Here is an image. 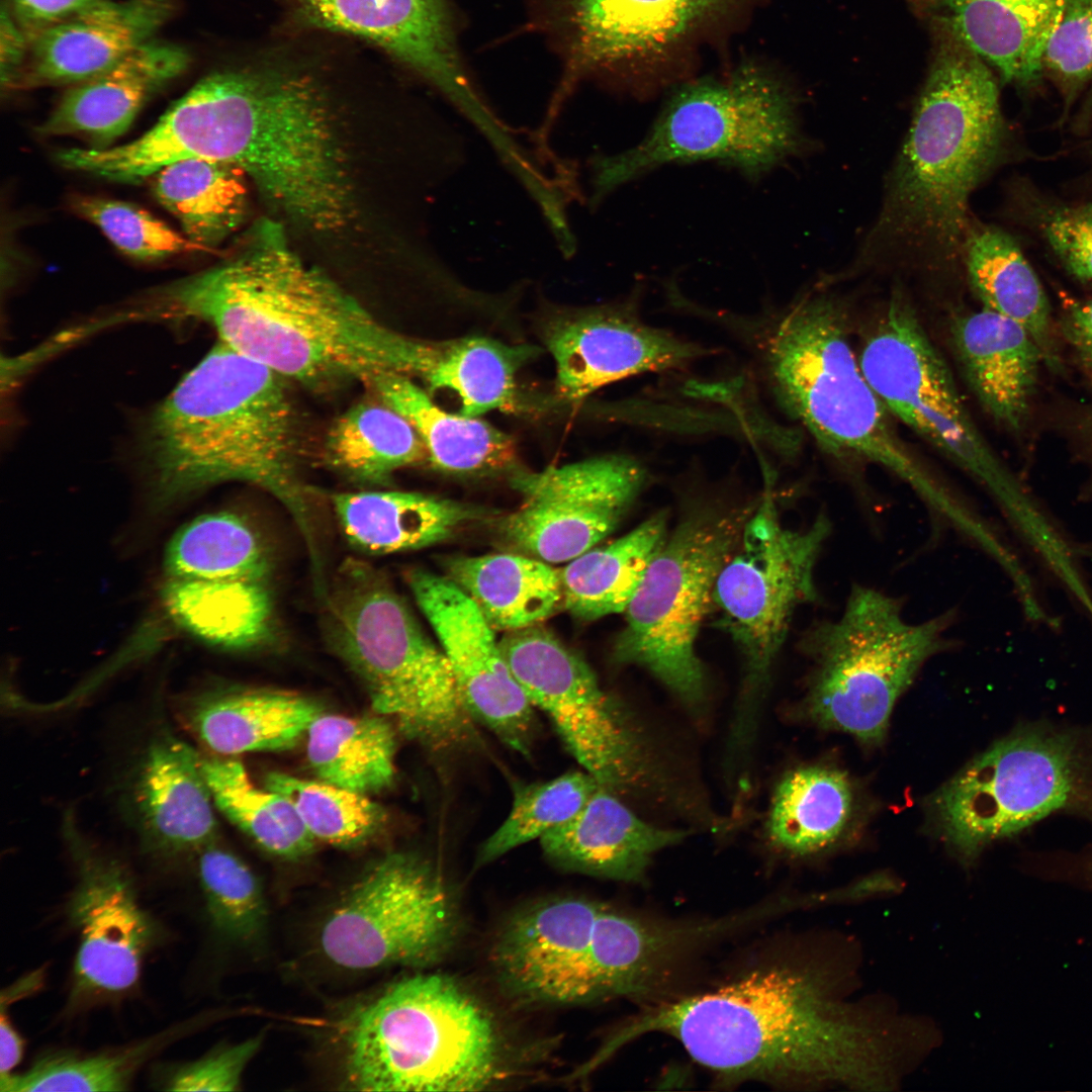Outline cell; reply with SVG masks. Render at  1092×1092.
I'll return each instance as SVG.
<instances>
[{
  "label": "cell",
  "mask_w": 1092,
  "mask_h": 1092,
  "mask_svg": "<svg viewBox=\"0 0 1092 1092\" xmlns=\"http://www.w3.org/2000/svg\"><path fill=\"white\" fill-rule=\"evenodd\" d=\"M835 982L825 964H767L711 991L642 1011L605 1046L614 1053L660 1032L728 1084L892 1088L913 1048L912 1024L842 1002Z\"/></svg>",
  "instance_id": "6da1fadb"
},
{
  "label": "cell",
  "mask_w": 1092,
  "mask_h": 1092,
  "mask_svg": "<svg viewBox=\"0 0 1092 1092\" xmlns=\"http://www.w3.org/2000/svg\"><path fill=\"white\" fill-rule=\"evenodd\" d=\"M142 309L208 324L222 344L306 385L371 386L410 372L415 338L381 324L305 263L276 221L256 225L233 258L157 290Z\"/></svg>",
  "instance_id": "7a4b0ae2"
},
{
  "label": "cell",
  "mask_w": 1092,
  "mask_h": 1092,
  "mask_svg": "<svg viewBox=\"0 0 1092 1092\" xmlns=\"http://www.w3.org/2000/svg\"><path fill=\"white\" fill-rule=\"evenodd\" d=\"M930 50L913 118L890 172L857 267L963 264L969 199L1003 152L1005 123L993 69L947 24H925Z\"/></svg>",
  "instance_id": "3957f363"
},
{
  "label": "cell",
  "mask_w": 1092,
  "mask_h": 1092,
  "mask_svg": "<svg viewBox=\"0 0 1092 1092\" xmlns=\"http://www.w3.org/2000/svg\"><path fill=\"white\" fill-rule=\"evenodd\" d=\"M299 452L283 377L219 341L151 413L139 442L159 505L241 481L271 493L306 533Z\"/></svg>",
  "instance_id": "277c9868"
},
{
  "label": "cell",
  "mask_w": 1092,
  "mask_h": 1092,
  "mask_svg": "<svg viewBox=\"0 0 1092 1092\" xmlns=\"http://www.w3.org/2000/svg\"><path fill=\"white\" fill-rule=\"evenodd\" d=\"M214 160L239 168L288 221L339 235L358 215L351 153L324 86L301 70L265 66L209 75Z\"/></svg>",
  "instance_id": "5b68a950"
},
{
  "label": "cell",
  "mask_w": 1092,
  "mask_h": 1092,
  "mask_svg": "<svg viewBox=\"0 0 1092 1092\" xmlns=\"http://www.w3.org/2000/svg\"><path fill=\"white\" fill-rule=\"evenodd\" d=\"M335 1037L349 1090L482 1091L510 1076L509 1043L492 1013L443 974L390 984L351 1008Z\"/></svg>",
  "instance_id": "8992f818"
},
{
  "label": "cell",
  "mask_w": 1092,
  "mask_h": 1092,
  "mask_svg": "<svg viewBox=\"0 0 1092 1092\" xmlns=\"http://www.w3.org/2000/svg\"><path fill=\"white\" fill-rule=\"evenodd\" d=\"M846 324L831 296L810 294L793 304L766 349L779 399L826 451L892 471L958 530H968L975 515L899 437L853 353Z\"/></svg>",
  "instance_id": "52a82bcc"
},
{
  "label": "cell",
  "mask_w": 1092,
  "mask_h": 1092,
  "mask_svg": "<svg viewBox=\"0 0 1092 1092\" xmlns=\"http://www.w3.org/2000/svg\"><path fill=\"white\" fill-rule=\"evenodd\" d=\"M803 147L790 83L767 66L744 63L719 77L680 84L637 145L596 156L590 202L667 164L713 160L759 178Z\"/></svg>",
  "instance_id": "ba28073f"
},
{
  "label": "cell",
  "mask_w": 1092,
  "mask_h": 1092,
  "mask_svg": "<svg viewBox=\"0 0 1092 1092\" xmlns=\"http://www.w3.org/2000/svg\"><path fill=\"white\" fill-rule=\"evenodd\" d=\"M329 607L333 644L363 681L374 711L431 748L468 744L472 717L446 653L380 573L347 563Z\"/></svg>",
  "instance_id": "9c48e42d"
},
{
  "label": "cell",
  "mask_w": 1092,
  "mask_h": 1092,
  "mask_svg": "<svg viewBox=\"0 0 1092 1092\" xmlns=\"http://www.w3.org/2000/svg\"><path fill=\"white\" fill-rule=\"evenodd\" d=\"M954 610L906 620L900 601L851 587L841 614L813 625L801 647L813 662L806 712L816 724L866 744L886 736L893 709L923 665L951 648Z\"/></svg>",
  "instance_id": "30bf717a"
},
{
  "label": "cell",
  "mask_w": 1092,
  "mask_h": 1092,
  "mask_svg": "<svg viewBox=\"0 0 1092 1092\" xmlns=\"http://www.w3.org/2000/svg\"><path fill=\"white\" fill-rule=\"evenodd\" d=\"M832 530L819 515L806 528L784 525L770 489L752 509L713 593L719 623L742 659L727 754L744 758L756 738L771 672L801 606L816 601L815 570Z\"/></svg>",
  "instance_id": "8fae6325"
},
{
  "label": "cell",
  "mask_w": 1092,
  "mask_h": 1092,
  "mask_svg": "<svg viewBox=\"0 0 1092 1092\" xmlns=\"http://www.w3.org/2000/svg\"><path fill=\"white\" fill-rule=\"evenodd\" d=\"M499 649L534 708L597 783L623 800L691 806L642 723L608 695L588 663L541 624L506 632Z\"/></svg>",
  "instance_id": "7c38bea8"
},
{
  "label": "cell",
  "mask_w": 1092,
  "mask_h": 1092,
  "mask_svg": "<svg viewBox=\"0 0 1092 1092\" xmlns=\"http://www.w3.org/2000/svg\"><path fill=\"white\" fill-rule=\"evenodd\" d=\"M931 811L944 841L965 859L1058 811L1092 819L1091 745L1073 730L1018 728L942 786Z\"/></svg>",
  "instance_id": "4fadbf2b"
},
{
  "label": "cell",
  "mask_w": 1092,
  "mask_h": 1092,
  "mask_svg": "<svg viewBox=\"0 0 1092 1092\" xmlns=\"http://www.w3.org/2000/svg\"><path fill=\"white\" fill-rule=\"evenodd\" d=\"M751 512L703 509L681 519L649 564L614 645L618 663L647 670L694 713L707 695L700 628Z\"/></svg>",
  "instance_id": "5bb4252c"
},
{
  "label": "cell",
  "mask_w": 1092,
  "mask_h": 1092,
  "mask_svg": "<svg viewBox=\"0 0 1092 1092\" xmlns=\"http://www.w3.org/2000/svg\"><path fill=\"white\" fill-rule=\"evenodd\" d=\"M862 372L891 416L975 478L1012 525L1037 505L973 422L951 373L904 293L896 290L859 355Z\"/></svg>",
  "instance_id": "9a60e30c"
},
{
  "label": "cell",
  "mask_w": 1092,
  "mask_h": 1092,
  "mask_svg": "<svg viewBox=\"0 0 1092 1092\" xmlns=\"http://www.w3.org/2000/svg\"><path fill=\"white\" fill-rule=\"evenodd\" d=\"M460 933L458 906L437 869L414 853L392 852L329 911L315 945L343 971L428 968L445 959Z\"/></svg>",
  "instance_id": "2e32d148"
},
{
  "label": "cell",
  "mask_w": 1092,
  "mask_h": 1092,
  "mask_svg": "<svg viewBox=\"0 0 1092 1092\" xmlns=\"http://www.w3.org/2000/svg\"><path fill=\"white\" fill-rule=\"evenodd\" d=\"M753 0H553L569 75L616 76L645 96L680 78L703 40Z\"/></svg>",
  "instance_id": "e0dca14e"
},
{
  "label": "cell",
  "mask_w": 1092,
  "mask_h": 1092,
  "mask_svg": "<svg viewBox=\"0 0 1092 1092\" xmlns=\"http://www.w3.org/2000/svg\"><path fill=\"white\" fill-rule=\"evenodd\" d=\"M644 482L641 465L622 455L517 471L511 485L522 503L502 519L498 533L514 552L569 562L617 527Z\"/></svg>",
  "instance_id": "ac0fdd59"
},
{
  "label": "cell",
  "mask_w": 1092,
  "mask_h": 1092,
  "mask_svg": "<svg viewBox=\"0 0 1092 1092\" xmlns=\"http://www.w3.org/2000/svg\"><path fill=\"white\" fill-rule=\"evenodd\" d=\"M604 906L587 898L558 897L510 915L488 953L502 991L526 1006L604 1001L600 923Z\"/></svg>",
  "instance_id": "d6986e66"
},
{
  "label": "cell",
  "mask_w": 1092,
  "mask_h": 1092,
  "mask_svg": "<svg viewBox=\"0 0 1092 1092\" xmlns=\"http://www.w3.org/2000/svg\"><path fill=\"white\" fill-rule=\"evenodd\" d=\"M64 835L77 869L68 916L79 934L74 998L116 995L138 982L146 954L158 938L152 916L141 905L125 868L94 848L72 815Z\"/></svg>",
  "instance_id": "ffe728a7"
},
{
  "label": "cell",
  "mask_w": 1092,
  "mask_h": 1092,
  "mask_svg": "<svg viewBox=\"0 0 1092 1092\" xmlns=\"http://www.w3.org/2000/svg\"><path fill=\"white\" fill-rule=\"evenodd\" d=\"M406 581L449 659L472 719L528 755L537 732L534 707L504 659L492 627L446 575L416 568L406 573Z\"/></svg>",
  "instance_id": "44dd1931"
},
{
  "label": "cell",
  "mask_w": 1092,
  "mask_h": 1092,
  "mask_svg": "<svg viewBox=\"0 0 1092 1092\" xmlns=\"http://www.w3.org/2000/svg\"><path fill=\"white\" fill-rule=\"evenodd\" d=\"M304 24L384 49L466 113L481 104L463 70L443 0H289Z\"/></svg>",
  "instance_id": "7402d4cb"
},
{
  "label": "cell",
  "mask_w": 1092,
  "mask_h": 1092,
  "mask_svg": "<svg viewBox=\"0 0 1092 1092\" xmlns=\"http://www.w3.org/2000/svg\"><path fill=\"white\" fill-rule=\"evenodd\" d=\"M546 344L556 365L557 394L568 402L629 376L678 368L698 354L695 346L616 311L559 322Z\"/></svg>",
  "instance_id": "603a6c76"
},
{
  "label": "cell",
  "mask_w": 1092,
  "mask_h": 1092,
  "mask_svg": "<svg viewBox=\"0 0 1092 1092\" xmlns=\"http://www.w3.org/2000/svg\"><path fill=\"white\" fill-rule=\"evenodd\" d=\"M173 0H98L29 41L11 89L73 85L153 39L173 16Z\"/></svg>",
  "instance_id": "cb8c5ba5"
},
{
  "label": "cell",
  "mask_w": 1092,
  "mask_h": 1092,
  "mask_svg": "<svg viewBox=\"0 0 1092 1092\" xmlns=\"http://www.w3.org/2000/svg\"><path fill=\"white\" fill-rule=\"evenodd\" d=\"M131 802L147 844L159 853H197L214 838L213 802L201 755L169 731L157 734L146 747Z\"/></svg>",
  "instance_id": "d4e9b609"
},
{
  "label": "cell",
  "mask_w": 1092,
  "mask_h": 1092,
  "mask_svg": "<svg viewBox=\"0 0 1092 1092\" xmlns=\"http://www.w3.org/2000/svg\"><path fill=\"white\" fill-rule=\"evenodd\" d=\"M188 51L157 40L73 84L36 128L43 136L78 135L104 149L122 135L146 102L190 65Z\"/></svg>",
  "instance_id": "484cf974"
},
{
  "label": "cell",
  "mask_w": 1092,
  "mask_h": 1092,
  "mask_svg": "<svg viewBox=\"0 0 1092 1092\" xmlns=\"http://www.w3.org/2000/svg\"><path fill=\"white\" fill-rule=\"evenodd\" d=\"M624 801L599 786L573 818L540 838L546 857L567 872L642 882L653 857L689 831L646 822Z\"/></svg>",
  "instance_id": "4316f807"
},
{
  "label": "cell",
  "mask_w": 1092,
  "mask_h": 1092,
  "mask_svg": "<svg viewBox=\"0 0 1092 1092\" xmlns=\"http://www.w3.org/2000/svg\"><path fill=\"white\" fill-rule=\"evenodd\" d=\"M924 24L952 28L1002 81L1029 86L1042 77L1041 57L1065 0H907Z\"/></svg>",
  "instance_id": "83f0119b"
},
{
  "label": "cell",
  "mask_w": 1092,
  "mask_h": 1092,
  "mask_svg": "<svg viewBox=\"0 0 1092 1092\" xmlns=\"http://www.w3.org/2000/svg\"><path fill=\"white\" fill-rule=\"evenodd\" d=\"M950 334L965 377L982 406L1003 427L1020 431L1044 361L1031 335L986 307L956 316Z\"/></svg>",
  "instance_id": "f1b7e54d"
},
{
  "label": "cell",
  "mask_w": 1092,
  "mask_h": 1092,
  "mask_svg": "<svg viewBox=\"0 0 1092 1092\" xmlns=\"http://www.w3.org/2000/svg\"><path fill=\"white\" fill-rule=\"evenodd\" d=\"M321 713L310 699L284 691H217L185 701L180 719L220 755L293 747Z\"/></svg>",
  "instance_id": "f546056e"
},
{
  "label": "cell",
  "mask_w": 1092,
  "mask_h": 1092,
  "mask_svg": "<svg viewBox=\"0 0 1092 1092\" xmlns=\"http://www.w3.org/2000/svg\"><path fill=\"white\" fill-rule=\"evenodd\" d=\"M332 503L347 540L370 554L443 542L481 516L467 504L398 490L342 492L333 495Z\"/></svg>",
  "instance_id": "4dcf8cb0"
},
{
  "label": "cell",
  "mask_w": 1092,
  "mask_h": 1092,
  "mask_svg": "<svg viewBox=\"0 0 1092 1092\" xmlns=\"http://www.w3.org/2000/svg\"><path fill=\"white\" fill-rule=\"evenodd\" d=\"M445 569L494 631L541 624L563 607L559 570L525 554L457 556L446 559Z\"/></svg>",
  "instance_id": "1f68e13d"
},
{
  "label": "cell",
  "mask_w": 1092,
  "mask_h": 1092,
  "mask_svg": "<svg viewBox=\"0 0 1092 1092\" xmlns=\"http://www.w3.org/2000/svg\"><path fill=\"white\" fill-rule=\"evenodd\" d=\"M969 283L983 307L1020 324L1040 348L1044 363L1059 367L1046 295L1016 242L1005 232L971 223L963 248Z\"/></svg>",
  "instance_id": "d6a6232c"
},
{
  "label": "cell",
  "mask_w": 1092,
  "mask_h": 1092,
  "mask_svg": "<svg viewBox=\"0 0 1092 1092\" xmlns=\"http://www.w3.org/2000/svg\"><path fill=\"white\" fill-rule=\"evenodd\" d=\"M371 387L383 403L414 427L436 468L477 473L506 468L513 462L515 445L508 435L478 418L445 411L412 378L388 374Z\"/></svg>",
  "instance_id": "836d02e7"
},
{
  "label": "cell",
  "mask_w": 1092,
  "mask_h": 1092,
  "mask_svg": "<svg viewBox=\"0 0 1092 1092\" xmlns=\"http://www.w3.org/2000/svg\"><path fill=\"white\" fill-rule=\"evenodd\" d=\"M854 809V789L844 771L824 765L795 768L779 782L770 799L766 840L791 855L819 852L842 836Z\"/></svg>",
  "instance_id": "e575fe53"
},
{
  "label": "cell",
  "mask_w": 1092,
  "mask_h": 1092,
  "mask_svg": "<svg viewBox=\"0 0 1092 1092\" xmlns=\"http://www.w3.org/2000/svg\"><path fill=\"white\" fill-rule=\"evenodd\" d=\"M667 535V517L658 513L569 561L559 569L563 607L584 622L625 613Z\"/></svg>",
  "instance_id": "d590c367"
},
{
  "label": "cell",
  "mask_w": 1092,
  "mask_h": 1092,
  "mask_svg": "<svg viewBox=\"0 0 1092 1092\" xmlns=\"http://www.w3.org/2000/svg\"><path fill=\"white\" fill-rule=\"evenodd\" d=\"M162 601L176 624L211 645L251 648L271 632L273 605L266 581L168 578Z\"/></svg>",
  "instance_id": "8d00e7d4"
},
{
  "label": "cell",
  "mask_w": 1092,
  "mask_h": 1092,
  "mask_svg": "<svg viewBox=\"0 0 1092 1092\" xmlns=\"http://www.w3.org/2000/svg\"><path fill=\"white\" fill-rule=\"evenodd\" d=\"M154 176L155 198L180 222L184 235L204 251L223 243L247 218L248 179L230 163L185 160Z\"/></svg>",
  "instance_id": "74e56055"
},
{
  "label": "cell",
  "mask_w": 1092,
  "mask_h": 1092,
  "mask_svg": "<svg viewBox=\"0 0 1092 1092\" xmlns=\"http://www.w3.org/2000/svg\"><path fill=\"white\" fill-rule=\"evenodd\" d=\"M384 716L318 714L306 736V754L320 781L368 795L395 777V732Z\"/></svg>",
  "instance_id": "f35d334b"
},
{
  "label": "cell",
  "mask_w": 1092,
  "mask_h": 1092,
  "mask_svg": "<svg viewBox=\"0 0 1092 1092\" xmlns=\"http://www.w3.org/2000/svg\"><path fill=\"white\" fill-rule=\"evenodd\" d=\"M329 465L363 485L386 484L398 469L422 462L427 449L400 414L380 403L362 402L332 425L325 442Z\"/></svg>",
  "instance_id": "ab89813d"
},
{
  "label": "cell",
  "mask_w": 1092,
  "mask_h": 1092,
  "mask_svg": "<svg viewBox=\"0 0 1092 1092\" xmlns=\"http://www.w3.org/2000/svg\"><path fill=\"white\" fill-rule=\"evenodd\" d=\"M168 578L266 581L267 550L250 524L237 514L216 512L182 526L169 541Z\"/></svg>",
  "instance_id": "60d3db41"
},
{
  "label": "cell",
  "mask_w": 1092,
  "mask_h": 1092,
  "mask_svg": "<svg viewBox=\"0 0 1092 1092\" xmlns=\"http://www.w3.org/2000/svg\"><path fill=\"white\" fill-rule=\"evenodd\" d=\"M201 767L213 804L262 848L290 859L312 849L314 839L293 805L279 793L257 787L241 762L201 756Z\"/></svg>",
  "instance_id": "b9f144b4"
},
{
  "label": "cell",
  "mask_w": 1092,
  "mask_h": 1092,
  "mask_svg": "<svg viewBox=\"0 0 1092 1092\" xmlns=\"http://www.w3.org/2000/svg\"><path fill=\"white\" fill-rule=\"evenodd\" d=\"M186 1025L171 1028L117 1052L81 1056L58 1052L44 1055L20 1074L0 1075L1 1092L121 1091L138 1069L158 1050L184 1034Z\"/></svg>",
  "instance_id": "7bdbcfd3"
},
{
  "label": "cell",
  "mask_w": 1092,
  "mask_h": 1092,
  "mask_svg": "<svg viewBox=\"0 0 1092 1092\" xmlns=\"http://www.w3.org/2000/svg\"><path fill=\"white\" fill-rule=\"evenodd\" d=\"M198 877L207 914L215 930L240 944L258 942L265 934L268 907L250 868L214 840L197 852Z\"/></svg>",
  "instance_id": "ee69618b"
},
{
  "label": "cell",
  "mask_w": 1092,
  "mask_h": 1092,
  "mask_svg": "<svg viewBox=\"0 0 1092 1092\" xmlns=\"http://www.w3.org/2000/svg\"><path fill=\"white\" fill-rule=\"evenodd\" d=\"M265 787L284 796L313 837L338 846H353L370 838L384 821L383 810L367 795L323 781L273 771Z\"/></svg>",
  "instance_id": "f6af8a7d"
},
{
  "label": "cell",
  "mask_w": 1092,
  "mask_h": 1092,
  "mask_svg": "<svg viewBox=\"0 0 1092 1092\" xmlns=\"http://www.w3.org/2000/svg\"><path fill=\"white\" fill-rule=\"evenodd\" d=\"M599 786L582 770L519 787L508 817L481 845L476 866L487 864L566 823L580 811Z\"/></svg>",
  "instance_id": "bcb514c9"
},
{
  "label": "cell",
  "mask_w": 1092,
  "mask_h": 1092,
  "mask_svg": "<svg viewBox=\"0 0 1092 1092\" xmlns=\"http://www.w3.org/2000/svg\"><path fill=\"white\" fill-rule=\"evenodd\" d=\"M72 207L98 226L124 255L156 261L174 255L204 251L147 210L124 201L97 196H76Z\"/></svg>",
  "instance_id": "7dc6e473"
},
{
  "label": "cell",
  "mask_w": 1092,
  "mask_h": 1092,
  "mask_svg": "<svg viewBox=\"0 0 1092 1092\" xmlns=\"http://www.w3.org/2000/svg\"><path fill=\"white\" fill-rule=\"evenodd\" d=\"M1041 69L1067 93L1092 81V0H1065L1046 39Z\"/></svg>",
  "instance_id": "c3c4849f"
},
{
  "label": "cell",
  "mask_w": 1092,
  "mask_h": 1092,
  "mask_svg": "<svg viewBox=\"0 0 1092 1092\" xmlns=\"http://www.w3.org/2000/svg\"><path fill=\"white\" fill-rule=\"evenodd\" d=\"M263 1035L239 1043L219 1046L202 1058L167 1069L161 1080L168 1091H235L244 1070L256 1056Z\"/></svg>",
  "instance_id": "681fc988"
},
{
  "label": "cell",
  "mask_w": 1092,
  "mask_h": 1092,
  "mask_svg": "<svg viewBox=\"0 0 1092 1092\" xmlns=\"http://www.w3.org/2000/svg\"><path fill=\"white\" fill-rule=\"evenodd\" d=\"M1039 229L1067 271L1092 282V202L1050 207L1040 216Z\"/></svg>",
  "instance_id": "f907efd6"
},
{
  "label": "cell",
  "mask_w": 1092,
  "mask_h": 1092,
  "mask_svg": "<svg viewBox=\"0 0 1092 1092\" xmlns=\"http://www.w3.org/2000/svg\"><path fill=\"white\" fill-rule=\"evenodd\" d=\"M98 0H3L17 25L32 40L51 25Z\"/></svg>",
  "instance_id": "816d5d0a"
},
{
  "label": "cell",
  "mask_w": 1092,
  "mask_h": 1092,
  "mask_svg": "<svg viewBox=\"0 0 1092 1092\" xmlns=\"http://www.w3.org/2000/svg\"><path fill=\"white\" fill-rule=\"evenodd\" d=\"M1060 326L1079 366L1092 384V298L1068 303Z\"/></svg>",
  "instance_id": "f5cc1de1"
},
{
  "label": "cell",
  "mask_w": 1092,
  "mask_h": 1092,
  "mask_svg": "<svg viewBox=\"0 0 1092 1092\" xmlns=\"http://www.w3.org/2000/svg\"><path fill=\"white\" fill-rule=\"evenodd\" d=\"M0 34L1 84L11 89L26 60L29 40L3 4Z\"/></svg>",
  "instance_id": "db71d44e"
},
{
  "label": "cell",
  "mask_w": 1092,
  "mask_h": 1092,
  "mask_svg": "<svg viewBox=\"0 0 1092 1092\" xmlns=\"http://www.w3.org/2000/svg\"><path fill=\"white\" fill-rule=\"evenodd\" d=\"M24 1041L1 1009L0 1017V1075L9 1074L19 1064Z\"/></svg>",
  "instance_id": "11a10c76"
},
{
  "label": "cell",
  "mask_w": 1092,
  "mask_h": 1092,
  "mask_svg": "<svg viewBox=\"0 0 1092 1092\" xmlns=\"http://www.w3.org/2000/svg\"><path fill=\"white\" fill-rule=\"evenodd\" d=\"M42 981L41 972L36 971L24 980H20L7 989V993L2 994L1 1004H10L19 997L29 994L31 991L39 986Z\"/></svg>",
  "instance_id": "9f6ffc18"
},
{
  "label": "cell",
  "mask_w": 1092,
  "mask_h": 1092,
  "mask_svg": "<svg viewBox=\"0 0 1092 1092\" xmlns=\"http://www.w3.org/2000/svg\"><path fill=\"white\" fill-rule=\"evenodd\" d=\"M1069 867L1074 869V871H1069L1070 876H1074L1076 881L1083 882L1092 888V853L1076 858L1075 862L1070 863Z\"/></svg>",
  "instance_id": "6f0895ef"
},
{
  "label": "cell",
  "mask_w": 1092,
  "mask_h": 1092,
  "mask_svg": "<svg viewBox=\"0 0 1092 1092\" xmlns=\"http://www.w3.org/2000/svg\"><path fill=\"white\" fill-rule=\"evenodd\" d=\"M1085 428L1092 441V414L1087 418Z\"/></svg>",
  "instance_id": "680465c9"
}]
</instances>
